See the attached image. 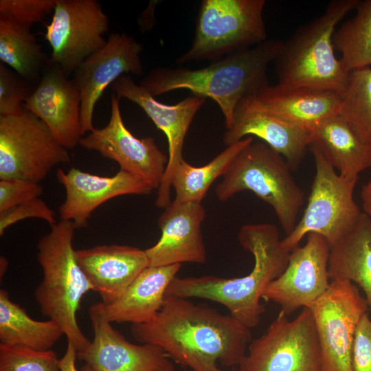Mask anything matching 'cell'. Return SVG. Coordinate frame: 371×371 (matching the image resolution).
<instances>
[{"label":"cell","mask_w":371,"mask_h":371,"mask_svg":"<svg viewBox=\"0 0 371 371\" xmlns=\"http://www.w3.org/2000/svg\"><path fill=\"white\" fill-rule=\"evenodd\" d=\"M285 159L263 142H253L234 159L215 188L223 202L250 191L268 203L286 234L297 223L304 193L294 180Z\"/></svg>","instance_id":"cell-6"},{"label":"cell","mask_w":371,"mask_h":371,"mask_svg":"<svg viewBox=\"0 0 371 371\" xmlns=\"http://www.w3.org/2000/svg\"><path fill=\"white\" fill-rule=\"evenodd\" d=\"M110 86L119 99L126 98L141 107L167 137L168 161L155 199V205L164 209L171 202L172 181L183 159L182 152L186 134L205 98L192 93L176 104H165L155 100L127 74L120 76Z\"/></svg>","instance_id":"cell-13"},{"label":"cell","mask_w":371,"mask_h":371,"mask_svg":"<svg viewBox=\"0 0 371 371\" xmlns=\"http://www.w3.org/2000/svg\"><path fill=\"white\" fill-rule=\"evenodd\" d=\"M56 179L63 186L65 199L59 206L60 221H71L77 229L86 227L93 211L107 201L123 195H147L154 190L141 179L120 170L104 177L76 168H58Z\"/></svg>","instance_id":"cell-19"},{"label":"cell","mask_w":371,"mask_h":371,"mask_svg":"<svg viewBox=\"0 0 371 371\" xmlns=\"http://www.w3.org/2000/svg\"><path fill=\"white\" fill-rule=\"evenodd\" d=\"M308 308L318 338L322 371H352L355 331L369 311L357 286L348 280H331L328 290Z\"/></svg>","instance_id":"cell-11"},{"label":"cell","mask_w":371,"mask_h":371,"mask_svg":"<svg viewBox=\"0 0 371 371\" xmlns=\"http://www.w3.org/2000/svg\"><path fill=\"white\" fill-rule=\"evenodd\" d=\"M64 333L55 322L38 321L0 290V344L38 351L50 350Z\"/></svg>","instance_id":"cell-27"},{"label":"cell","mask_w":371,"mask_h":371,"mask_svg":"<svg viewBox=\"0 0 371 371\" xmlns=\"http://www.w3.org/2000/svg\"><path fill=\"white\" fill-rule=\"evenodd\" d=\"M352 371H371V318L368 313L359 321L352 348Z\"/></svg>","instance_id":"cell-37"},{"label":"cell","mask_w":371,"mask_h":371,"mask_svg":"<svg viewBox=\"0 0 371 371\" xmlns=\"http://www.w3.org/2000/svg\"><path fill=\"white\" fill-rule=\"evenodd\" d=\"M75 255L104 304L119 298L149 266L145 250L128 245H98L75 250Z\"/></svg>","instance_id":"cell-22"},{"label":"cell","mask_w":371,"mask_h":371,"mask_svg":"<svg viewBox=\"0 0 371 371\" xmlns=\"http://www.w3.org/2000/svg\"><path fill=\"white\" fill-rule=\"evenodd\" d=\"M253 142V137H247L232 144L201 166H194L183 159L172 181L175 192L174 199L179 202L201 203L214 181L226 173L236 156Z\"/></svg>","instance_id":"cell-28"},{"label":"cell","mask_w":371,"mask_h":371,"mask_svg":"<svg viewBox=\"0 0 371 371\" xmlns=\"http://www.w3.org/2000/svg\"><path fill=\"white\" fill-rule=\"evenodd\" d=\"M355 10L356 14L337 27L333 37L348 72L371 67V0L360 1Z\"/></svg>","instance_id":"cell-30"},{"label":"cell","mask_w":371,"mask_h":371,"mask_svg":"<svg viewBox=\"0 0 371 371\" xmlns=\"http://www.w3.org/2000/svg\"><path fill=\"white\" fill-rule=\"evenodd\" d=\"M265 0H203L190 48L177 64L217 60L267 41Z\"/></svg>","instance_id":"cell-7"},{"label":"cell","mask_w":371,"mask_h":371,"mask_svg":"<svg viewBox=\"0 0 371 371\" xmlns=\"http://www.w3.org/2000/svg\"><path fill=\"white\" fill-rule=\"evenodd\" d=\"M0 371H60L59 359L51 350L0 344Z\"/></svg>","instance_id":"cell-32"},{"label":"cell","mask_w":371,"mask_h":371,"mask_svg":"<svg viewBox=\"0 0 371 371\" xmlns=\"http://www.w3.org/2000/svg\"><path fill=\"white\" fill-rule=\"evenodd\" d=\"M89 315L93 338L77 357L93 371H175L168 355L159 346L128 341L115 330L102 311L100 302Z\"/></svg>","instance_id":"cell-17"},{"label":"cell","mask_w":371,"mask_h":371,"mask_svg":"<svg viewBox=\"0 0 371 371\" xmlns=\"http://www.w3.org/2000/svg\"><path fill=\"white\" fill-rule=\"evenodd\" d=\"M43 192L40 183L20 179H0V214L38 198Z\"/></svg>","instance_id":"cell-35"},{"label":"cell","mask_w":371,"mask_h":371,"mask_svg":"<svg viewBox=\"0 0 371 371\" xmlns=\"http://www.w3.org/2000/svg\"><path fill=\"white\" fill-rule=\"evenodd\" d=\"M76 227L60 221L37 243V260L43 277L34 297L42 314L62 328L77 352L90 344L77 322L83 296L94 288L79 265L73 247Z\"/></svg>","instance_id":"cell-5"},{"label":"cell","mask_w":371,"mask_h":371,"mask_svg":"<svg viewBox=\"0 0 371 371\" xmlns=\"http://www.w3.org/2000/svg\"><path fill=\"white\" fill-rule=\"evenodd\" d=\"M31 27L0 19V60L25 80L41 79L47 64Z\"/></svg>","instance_id":"cell-29"},{"label":"cell","mask_w":371,"mask_h":371,"mask_svg":"<svg viewBox=\"0 0 371 371\" xmlns=\"http://www.w3.org/2000/svg\"><path fill=\"white\" fill-rule=\"evenodd\" d=\"M70 161L68 150L32 112L24 109L0 116V179L40 183L54 167Z\"/></svg>","instance_id":"cell-9"},{"label":"cell","mask_w":371,"mask_h":371,"mask_svg":"<svg viewBox=\"0 0 371 371\" xmlns=\"http://www.w3.org/2000/svg\"><path fill=\"white\" fill-rule=\"evenodd\" d=\"M310 146L346 179L358 180L361 172L371 168V146L338 113L311 132Z\"/></svg>","instance_id":"cell-25"},{"label":"cell","mask_w":371,"mask_h":371,"mask_svg":"<svg viewBox=\"0 0 371 371\" xmlns=\"http://www.w3.org/2000/svg\"><path fill=\"white\" fill-rule=\"evenodd\" d=\"M238 240L254 257V267L248 274L234 278L176 276L168 285L166 297L218 302L245 327L257 326L265 311L260 303L262 294L285 270L290 251L283 247L278 227L271 223L245 225L239 230Z\"/></svg>","instance_id":"cell-2"},{"label":"cell","mask_w":371,"mask_h":371,"mask_svg":"<svg viewBox=\"0 0 371 371\" xmlns=\"http://www.w3.org/2000/svg\"><path fill=\"white\" fill-rule=\"evenodd\" d=\"M361 199L363 213L371 218V179L361 187Z\"/></svg>","instance_id":"cell-39"},{"label":"cell","mask_w":371,"mask_h":371,"mask_svg":"<svg viewBox=\"0 0 371 371\" xmlns=\"http://www.w3.org/2000/svg\"><path fill=\"white\" fill-rule=\"evenodd\" d=\"M142 46L124 33L110 34L100 49L85 59L74 72L72 80L81 98L80 118L83 136L94 130L95 105L104 89L124 74H144L140 54Z\"/></svg>","instance_id":"cell-16"},{"label":"cell","mask_w":371,"mask_h":371,"mask_svg":"<svg viewBox=\"0 0 371 371\" xmlns=\"http://www.w3.org/2000/svg\"><path fill=\"white\" fill-rule=\"evenodd\" d=\"M340 102L337 92L267 83L238 106L272 115L312 132L338 113Z\"/></svg>","instance_id":"cell-21"},{"label":"cell","mask_w":371,"mask_h":371,"mask_svg":"<svg viewBox=\"0 0 371 371\" xmlns=\"http://www.w3.org/2000/svg\"><path fill=\"white\" fill-rule=\"evenodd\" d=\"M77 350L72 343L67 341V346L63 356L59 359L60 371H78L76 366ZM82 371H93L89 366L85 364Z\"/></svg>","instance_id":"cell-38"},{"label":"cell","mask_w":371,"mask_h":371,"mask_svg":"<svg viewBox=\"0 0 371 371\" xmlns=\"http://www.w3.org/2000/svg\"><path fill=\"white\" fill-rule=\"evenodd\" d=\"M282 43L267 40L197 69L158 67L152 69L139 85L153 96L185 89L212 99L224 115L227 129L232 125L239 103L268 83L267 69Z\"/></svg>","instance_id":"cell-3"},{"label":"cell","mask_w":371,"mask_h":371,"mask_svg":"<svg viewBox=\"0 0 371 371\" xmlns=\"http://www.w3.org/2000/svg\"><path fill=\"white\" fill-rule=\"evenodd\" d=\"M309 148L315 175L302 218L282 239L289 251L310 233L322 236L330 247L336 244L355 227L363 213L354 199L358 180L341 177L315 147Z\"/></svg>","instance_id":"cell-8"},{"label":"cell","mask_w":371,"mask_h":371,"mask_svg":"<svg viewBox=\"0 0 371 371\" xmlns=\"http://www.w3.org/2000/svg\"><path fill=\"white\" fill-rule=\"evenodd\" d=\"M133 338L160 347L168 357L192 371H225L238 366L251 341L250 329L232 315L188 298L166 297L150 322L133 324Z\"/></svg>","instance_id":"cell-1"},{"label":"cell","mask_w":371,"mask_h":371,"mask_svg":"<svg viewBox=\"0 0 371 371\" xmlns=\"http://www.w3.org/2000/svg\"><path fill=\"white\" fill-rule=\"evenodd\" d=\"M55 216L54 211L41 198L27 201L0 214V236L11 225L28 218L42 219L52 226L56 223Z\"/></svg>","instance_id":"cell-36"},{"label":"cell","mask_w":371,"mask_h":371,"mask_svg":"<svg viewBox=\"0 0 371 371\" xmlns=\"http://www.w3.org/2000/svg\"><path fill=\"white\" fill-rule=\"evenodd\" d=\"M303 246L290 251L284 272L265 289L262 299L280 307L290 315L300 308L309 307L329 288L330 245L321 235L310 233Z\"/></svg>","instance_id":"cell-14"},{"label":"cell","mask_w":371,"mask_h":371,"mask_svg":"<svg viewBox=\"0 0 371 371\" xmlns=\"http://www.w3.org/2000/svg\"><path fill=\"white\" fill-rule=\"evenodd\" d=\"M79 145L115 161L120 170L141 179L153 189L159 187L168 161L153 137L139 139L126 127L120 112V99L114 93L111 96L109 123L83 136Z\"/></svg>","instance_id":"cell-15"},{"label":"cell","mask_w":371,"mask_h":371,"mask_svg":"<svg viewBox=\"0 0 371 371\" xmlns=\"http://www.w3.org/2000/svg\"><path fill=\"white\" fill-rule=\"evenodd\" d=\"M330 280H348L360 287L371 318V218L362 213L355 227L330 247Z\"/></svg>","instance_id":"cell-26"},{"label":"cell","mask_w":371,"mask_h":371,"mask_svg":"<svg viewBox=\"0 0 371 371\" xmlns=\"http://www.w3.org/2000/svg\"><path fill=\"white\" fill-rule=\"evenodd\" d=\"M338 114L371 146V67L350 72Z\"/></svg>","instance_id":"cell-31"},{"label":"cell","mask_w":371,"mask_h":371,"mask_svg":"<svg viewBox=\"0 0 371 371\" xmlns=\"http://www.w3.org/2000/svg\"><path fill=\"white\" fill-rule=\"evenodd\" d=\"M181 264L148 266L113 302H100L103 315L112 322L147 323L161 310L168 285L177 276Z\"/></svg>","instance_id":"cell-24"},{"label":"cell","mask_w":371,"mask_h":371,"mask_svg":"<svg viewBox=\"0 0 371 371\" xmlns=\"http://www.w3.org/2000/svg\"><path fill=\"white\" fill-rule=\"evenodd\" d=\"M205 217L201 203L171 201L158 219L161 230L159 240L145 249L149 266L205 262L201 231Z\"/></svg>","instance_id":"cell-20"},{"label":"cell","mask_w":371,"mask_h":371,"mask_svg":"<svg viewBox=\"0 0 371 371\" xmlns=\"http://www.w3.org/2000/svg\"><path fill=\"white\" fill-rule=\"evenodd\" d=\"M32 92L24 79L0 63V116L21 113L23 104Z\"/></svg>","instance_id":"cell-33"},{"label":"cell","mask_w":371,"mask_h":371,"mask_svg":"<svg viewBox=\"0 0 371 371\" xmlns=\"http://www.w3.org/2000/svg\"><path fill=\"white\" fill-rule=\"evenodd\" d=\"M359 0H333L324 13L300 26L276 57L278 84L341 93L350 72L335 54L334 32L340 21L356 9Z\"/></svg>","instance_id":"cell-4"},{"label":"cell","mask_w":371,"mask_h":371,"mask_svg":"<svg viewBox=\"0 0 371 371\" xmlns=\"http://www.w3.org/2000/svg\"><path fill=\"white\" fill-rule=\"evenodd\" d=\"M109 21L96 0H57L44 37L52 48L49 60L66 76L106 43Z\"/></svg>","instance_id":"cell-12"},{"label":"cell","mask_w":371,"mask_h":371,"mask_svg":"<svg viewBox=\"0 0 371 371\" xmlns=\"http://www.w3.org/2000/svg\"><path fill=\"white\" fill-rule=\"evenodd\" d=\"M239 371H322L320 349L311 311L290 320L280 311L266 332L251 340Z\"/></svg>","instance_id":"cell-10"},{"label":"cell","mask_w":371,"mask_h":371,"mask_svg":"<svg viewBox=\"0 0 371 371\" xmlns=\"http://www.w3.org/2000/svg\"><path fill=\"white\" fill-rule=\"evenodd\" d=\"M256 136L282 155L295 170L310 146L311 132L272 115L238 106L233 122L223 135L226 146Z\"/></svg>","instance_id":"cell-23"},{"label":"cell","mask_w":371,"mask_h":371,"mask_svg":"<svg viewBox=\"0 0 371 371\" xmlns=\"http://www.w3.org/2000/svg\"><path fill=\"white\" fill-rule=\"evenodd\" d=\"M23 107L41 119L67 150L79 144L83 137L79 89L74 80H68L61 68L49 58L38 84Z\"/></svg>","instance_id":"cell-18"},{"label":"cell","mask_w":371,"mask_h":371,"mask_svg":"<svg viewBox=\"0 0 371 371\" xmlns=\"http://www.w3.org/2000/svg\"><path fill=\"white\" fill-rule=\"evenodd\" d=\"M57 0H1L0 19L31 27L54 11Z\"/></svg>","instance_id":"cell-34"}]
</instances>
